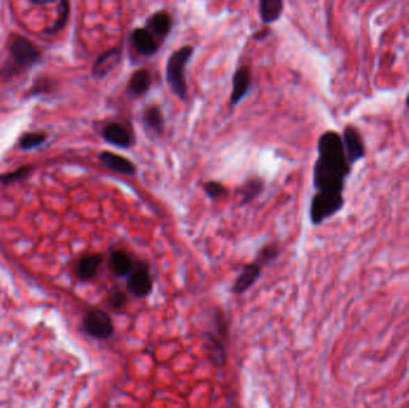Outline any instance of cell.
<instances>
[{
  "instance_id": "1",
  "label": "cell",
  "mask_w": 409,
  "mask_h": 408,
  "mask_svg": "<svg viewBox=\"0 0 409 408\" xmlns=\"http://www.w3.org/2000/svg\"><path fill=\"white\" fill-rule=\"evenodd\" d=\"M317 160L315 161L312 183L317 193L342 194L351 165L344 153V142L335 130H327L317 142Z\"/></svg>"
},
{
  "instance_id": "2",
  "label": "cell",
  "mask_w": 409,
  "mask_h": 408,
  "mask_svg": "<svg viewBox=\"0 0 409 408\" xmlns=\"http://www.w3.org/2000/svg\"><path fill=\"white\" fill-rule=\"evenodd\" d=\"M193 54V46L185 44L169 56L165 65V82L172 94L182 102L188 100V84L185 74Z\"/></svg>"
},
{
  "instance_id": "3",
  "label": "cell",
  "mask_w": 409,
  "mask_h": 408,
  "mask_svg": "<svg viewBox=\"0 0 409 408\" xmlns=\"http://www.w3.org/2000/svg\"><path fill=\"white\" fill-rule=\"evenodd\" d=\"M10 56L12 58V69L21 74L31 69V66L41 60V52L31 41L24 36L12 35L8 41Z\"/></svg>"
},
{
  "instance_id": "4",
  "label": "cell",
  "mask_w": 409,
  "mask_h": 408,
  "mask_svg": "<svg viewBox=\"0 0 409 408\" xmlns=\"http://www.w3.org/2000/svg\"><path fill=\"white\" fill-rule=\"evenodd\" d=\"M344 199L342 194L329 193H315L310 203L309 217L312 226H321L329 218L340 212L344 207Z\"/></svg>"
},
{
  "instance_id": "5",
  "label": "cell",
  "mask_w": 409,
  "mask_h": 408,
  "mask_svg": "<svg viewBox=\"0 0 409 408\" xmlns=\"http://www.w3.org/2000/svg\"><path fill=\"white\" fill-rule=\"evenodd\" d=\"M83 327L87 334L97 340L112 338L115 330L112 317L99 309H94L85 314L83 318Z\"/></svg>"
},
{
  "instance_id": "6",
  "label": "cell",
  "mask_w": 409,
  "mask_h": 408,
  "mask_svg": "<svg viewBox=\"0 0 409 408\" xmlns=\"http://www.w3.org/2000/svg\"><path fill=\"white\" fill-rule=\"evenodd\" d=\"M101 137L106 143L117 148L127 150L135 145V137L131 127L120 121L106 124L101 130Z\"/></svg>"
},
{
  "instance_id": "7",
  "label": "cell",
  "mask_w": 409,
  "mask_h": 408,
  "mask_svg": "<svg viewBox=\"0 0 409 408\" xmlns=\"http://www.w3.org/2000/svg\"><path fill=\"white\" fill-rule=\"evenodd\" d=\"M127 290L137 298H147L153 290V279L149 266L137 262L133 272L127 277Z\"/></svg>"
},
{
  "instance_id": "8",
  "label": "cell",
  "mask_w": 409,
  "mask_h": 408,
  "mask_svg": "<svg viewBox=\"0 0 409 408\" xmlns=\"http://www.w3.org/2000/svg\"><path fill=\"white\" fill-rule=\"evenodd\" d=\"M226 333L225 323L223 320H218V325L215 326V332L206 334L207 356L212 362V364L222 368L226 362V348H225L224 334Z\"/></svg>"
},
{
  "instance_id": "9",
  "label": "cell",
  "mask_w": 409,
  "mask_h": 408,
  "mask_svg": "<svg viewBox=\"0 0 409 408\" xmlns=\"http://www.w3.org/2000/svg\"><path fill=\"white\" fill-rule=\"evenodd\" d=\"M341 137L344 142V153L351 167L365 158V145L357 127L347 125L344 127V135Z\"/></svg>"
},
{
  "instance_id": "10",
  "label": "cell",
  "mask_w": 409,
  "mask_h": 408,
  "mask_svg": "<svg viewBox=\"0 0 409 408\" xmlns=\"http://www.w3.org/2000/svg\"><path fill=\"white\" fill-rule=\"evenodd\" d=\"M251 82H253V74L250 67L242 65L235 71L233 76V89H231L230 101H228L230 107H236L246 99L247 95L251 90Z\"/></svg>"
},
{
  "instance_id": "11",
  "label": "cell",
  "mask_w": 409,
  "mask_h": 408,
  "mask_svg": "<svg viewBox=\"0 0 409 408\" xmlns=\"http://www.w3.org/2000/svg\"><path fill=\"white\" fill-rule=\"evenodd\" d=\"M131 44L140 57L151 58L160 51V44L145 26L135 28L131 34Z\"/></svg>"
},
{
  "instance_id": "12",
  "label": "cell",
  "mask_w": 409,
  "mask_h": 408,
  "mask_svg": "<svg viewBox=\"0 0 409 408\" xmlns=\"http://www.w3.org/2000/svg\"><path fill=\"white\" fill-rule=\"evenodd\" d=\"M99 161L107 169L114 171L117 174L124 175V176L133 178L138 173V169L133 162L126 157L117 155L115 152H101L99 155Z\"/></svg>"
},
{
  "instance_id": "13",
  "label": "cell",
  "mask_w": 409,
  "mask_h": 408,
  "mask_svg": "<svg viewBox=\"0 0 409 408\" xmlns=\"http://www.w3.org/2000/svg\"><path fill=\"white\" fill-rule=\"evenodd\" d=\"M145 24H147L145 28L147 31H150L151 34L155 36L156 40L162 44L165 39L170 35L172 26H174V21H172V15L168 11L160 10V11L152 13L150 17H147Z\"/></svg>"
},
{
  "instance_id": "14",
  "label": "cell",
  "mask_w": 409,
  "mask_h": 408,
  "mask_svg": "<svg viewBox=\"0 0 409 408\" xmlns=\"http://www.w3.org/2000/svg\"><path fill=\"white\" fill-rule=\"evenodd\" d=\"M122 59V48L114 47L108 49L106 52L102 53L97 59H96L91 74L97 79H103L110 74L112 70H115Z\"/></svg>"
},
{
  "instance_id": "15",
  "label": "cell",
  "mask_w": 409,
  "mask_h": 408,
  "mask_svg": "<svg viewBox=\"0 0 409 408\" xmlns=\"http://www.w3.org/2000/svg\"><path fill=\"white\" fill-rule=\"evenodd\" d=\"M152 87V74L147 69H139L131 76L127 87H126V95L129 99H139L145 95Z\"/></svg>"
},
{
  "instance_id": "16",
  "label": "cell",
  "mask_w": 409,
  "mask_h": 408,
  "mask_svg": "<svg viewBox=\"0 0 409 408\" xmlns=\"http://www.w3.org/2000/svg\"><path fill=\"white\" fill-rule=\"evenodd\" d=\"M262 267L263 266L258 264V261L250 262L248 265L244 266L241 273L235 280L233 291L236 295H241V294L248 291L250 287L255 285V282H258L260 277H261Z\"/></svg>"
},
{
  "instance_id": "17",
  "label": "cell",
  "mask_w": 409,
  "mask_h": 408,
  "mask_svg": "<svg viewBox=\"0 0 409 408\" xmlns=\"http://www.w3.org/2000/svg\"><path fill=\"white\" fill-rule=\"evenodd\" d=\"M137 262L132 259L128 253L122 249L112 250L108 259V266L112 271V273L120 278L128 277L129 274L133 272L134 267Z\"/></svg>"
},
{
  "instance_id": "18",
  "label": "cell",
  "mask_w": 409,
  "mask_h": 408,
  "mask_svg": "<svg viewBox=\"0 0 409 408\" xmlns=\"http://www.w3.org/2000/svg\"><path fill=\"white\" fill-rule=\"evenodd\" d=\"M104 257L102 254H89L79 259L74 267V274L79 280L87 282L95 278L99 269L103 264Z\"/></svg>"
},
{
  "instance_id": "19",
  "label": "cell",
  "mask_w": 409,
  "mask_h": 408,
  "mask_svg": "<svg viewBox=\"0 0 409 408\" xmlns=\"http://www.w3.org/2000/svg\"><path fill=\"white\" fill-rule=\"evenodd\" d=\"M142 126L153 135H162L165 128V117L157 105H149L142 112Z\"/></svg>"
},
{
  "instance_id": "20",
  "label": "cell",
  "mask_w": 409,
  "mask_h": 408,
  "mask_svg": "<svg viewBox=\"0 0 409 408\" xmlns=\"http://www.w3.org/2000/svg\"><path fill=\"white\" fill-rule=\"evenodd\" d=\"M284 9L283 0H261L258 3V13L265 26L278 22L284 13Z\"/></svg>"
},
{
  "instance_id": "21",
  "label": "cell",
  "mask_w": 409,
  "mask_h": 408,
  "mask_svg": "<svg viewBox=\"0 0 409 408\" xmlns=\"http://www.w3.org/2000/svg\"><path fill=\"white\" fill-rule=\"evenodd\" d=\"M265 189V181L261 178H250L240 188L241 196V206H246L254 201Z\"/></svg>"
},
{
  "instance_id": "22",
  "label": "cell",
  "mask_w": 409,
  "mask_h": 408,
  "mask_svg": "<svg viewBox=\"0 0 409 408\" xmlns=\"http://www.w3.org/2000/svg\"><path fill=\"white\" fill-rule=\"evenodd\" d=\"M69 13H71V4L69 1H60L59 8H58V18H56V22L53 23V26L48 28L46 33L53 35V34L62 31L69 21Z\"/></svg>"
},
{
  "instance_id": "23",
  "label": "cell",
  "mask_w": 409,
  "mask_h": 408,
  "mask_svg": "<svg viewBox=\"0 0 409 408\" xmlns=\"http://www.w3.org/2000/svg\"><path fill=\"white\" fill-rule=\"evenodd\" d=\"M33 170H34L33 165H23L21 168L13 170V171L0 175V183L5 185V186H9V185L23 181L33 173Z\"/></svg>"
},
{
  "instance_id": "24",
  "label": "cell",
  "mask_w": 409,
  "mask_h": 408,
  "mask_svg": "<svg viewBox=\"0 0 409 408\" xmlns=\"http://www.w3.org/2000/svg\"><path fill=\"white\" fill-rule=\"evenodd\" d=\"M47 140V135L42 132H29L24 133L19 138V148L22 150H33V148H39L44 142Z\"/></svg>"
},
{
  "instance_id": "25",
  "label": "cell",
  "mask_w": 409,
  "mask_h": 408,
  "mask_svg": "<svg viewBox=\"0 0 409 408\" xmlns=\"http://www.w3.org/2000/svg\"><path fill=\"white\" fill-rule=\"evenodd\" d=\"M203 193L211 200H219L228 196V189L219 181H206L203 185Z\"/></svg>"
},
{
  "instance_id": "26",
  "label": "cell",
  "mask_w": 409,
  "mask_h": 408,
  "mask_svg": "<svg viewBox=\"0 0 409 408\" xmlns=\"http://www.w3.org/2000/svg\"><path fill=\"white\" fill-rule=\"evenodd\" d=\"M108 305L114 310V312H120L125 309L127 305V295L125 292L121 291L119 289L112 290L108 296Z\"/></svg>"
},
{
  "instance_id": "27",
  "label": "cell",
  "mask_w": 409,
  "mask_h": 408,
  "mask_svg": "<svg viewBox=\"0 0 409 408\" xmlns=\"http://www.w3.org/2000/svg\"><path fill=\"white\" fill-rule=\"evenodd\" d=\"M279 252V247L276 246V244H267V246H265V247L260 250L258 257H256V261H258V264L265 266L266 264H268V262L274 260L276 257H278Z\"/></svg>"
},
{
  "instance_id": "28",
  "label": "cell",
  "mask_w": 409,
  "mask_h": 408,
  "mask_svg": "<svg viewBox=\"0 0 409 408\" xmlns=\"http://www.w3.org/2000/svg\"><path fill=\"white\" fill-rule=\"evenodd\" d=\"M271 34V28L268 26H265L263 28H261V29H258V31H255L254 34H253V40H254V41H263V40L269 37Z\"/></svg>"
},
{
  "instance_id": "29",
  "label": "cell",
  "mask_w": 409,
  "mask_h": 408,
  "mask_svg": "<svg viewBox=\"0 0 409 408\" xmlns=\"http://www.w3.org/2000/svg\"><path fill=\"white\" fill-rule=\"evenodd\" d=\"M31 4L47 5V4H52V1H40V0H36V1H31Z\"/></svg>"
},
{
  "instance_id": "30",
  "label": "cell",
  "mask_w": 409,
  "mask_h": 408,
  "mask_svg": "<svg viewBox=\"0 0 409 408\" xmlns=\"http://www.w3.org/2000/svg\"><path fill=\"white\" fill-rule=\"evenodd\" d=\"M406 105L409 108V95L407 96V100H406Z\"/></svg>"
}]
</instances>
